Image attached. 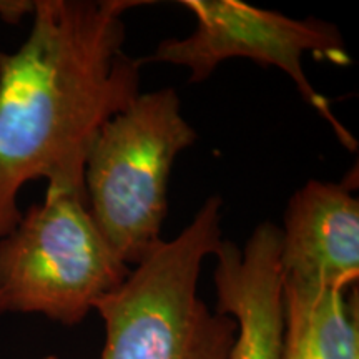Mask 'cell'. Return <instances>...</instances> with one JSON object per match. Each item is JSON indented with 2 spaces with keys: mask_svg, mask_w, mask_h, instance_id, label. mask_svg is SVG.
Instances as JSON below:
<instances>
[{
  "mask_svg": "<svg viewBox=\"0 0 359 359\" xmlns=\"http://www.w3.org/2000/svg\"><path fill=\"white\" fill-rule=\"evenodd\" d=\"M180 6L195 15L196 29L185 39H165L147 62L187 67L190 83L203 82L230 58L276 67L293 80L303 100L331 125L339 142L356 151V138L336 118L327 98L316 92L303 69L306 53L334 65L351 64L338 27L314 17L291 19L238 0H183Z\"/></svg>",
  "mask_w": 359,
  "mask_h": 359,
  "instance_id": "5",
  "label": "cell"
},
{
  "mask_svg": "<svg viewBox=\"0 0 359 359\" xmlns=\"http://www.w3.org/2000/svg\"><path fill=\"white\" fill-rule=\"evenodd\" d=\"M280 359H359L358 290L346 291L283 278Z\"/></svg>",
  "mask_w": 359,
  "mask_h": 359,
  "instance_id": "8",
  "label": "cell"
},
{
  "mask_svg": "<svg viewBox=\"0 0 359 359\" xmlns=\"http://www.w3.org/2000/svg\"><path fill=\"white\" fill-rule=\"evenodd\" d=\"M130 271L93 222L85 187H47L0 238V316L40 314L77 326Z\"/></svg>",
  "mask_w": 359,
  "mask_h": 359,
  "instance_id": "4",
  "label": "cell"
},
{
  "mask_svg": "<svg viewBox=\"0 0 359 359\" xmlns=\"http://www.w3.org/2000/svg\"><path fill=\"white\" fill-rule=\"evenodd\" d=\"M222 205L218 195L206 198L185 230L95 304L105 325L97 359H230L235 321L198 296L203 259L223 243Z\"/></svg>",
  "mask_w": 359,
  "mask_h": 359,
  "instance_id": "2",
  "label": "cell"
},
{
  "mask_svg": "<svg viewBox=\"0 0 359 359\" xmlns=\"http://www.w3.org/2000/svg\"><path fill=\"white\" fill-rule=\"evenodd\" d=\"M143 0H35L20 48L0 52V238L20 222L27 183L85 187L90 147L140 95L123 52L127 11Z\"/></svg>",
  "mask_w": 359,
  "mask_h": 359,
  "instance_id": "1",
  "label": "cell"
},
{
  "mask_svg": "<svg viewBox=\"0 0 359 359\" xmlns=\"http://www.w3.org/2000/svg\"><path fill=\"white\" fill-rule=\"evenodd\" d=\"M281 231L271 222L255 228L243 248L231 241L213 257L217 313L230 316L236 338L230 359H280L283 336Z\"/></svg>",
  "mask_w": 359,
  "mask_h": 359,
  "instance_id": "7",
  "label": "cell"
},
{
  "mask_svg": "<svg viewBox=\"0 0 359 359\" xmlns=\"http://www.w3.org/2000/svg\"><path fill=\"white\" fill-rule=\"evenodd\" d=\"M195 142L177 92L161 88L140 93L111 116L90 147L83 172L90 215L130 268L163 241L170 172Z\"/></svg>",
  "mask_w": 359,
  "mask_h": 359,
  "instance_id": "3",
  "label": "cell"
},
{
  "mask_svg": "<svg viewBox=\"0 0 359 359\" xmlns=\"http://www.w3.org/2000/svg\"><path fill=\"white\" fill-rule=\"evenodd\" d=\"M43 359H58V358H55V356H47V358H43Z\"/></svg>",
  "mask_w": 359,
  "mask_h": 359,
  "instance_id": "9",
  "label": "cell"
},
{
  "mask_svg": "<svg viewBox=\"0 0 359 359\" xmlns=\"http://www.w3.org/2000/svg\"><path fill=\"white\" fill-rule=\"evenodd\" d=\"M358 178L341 183L309 180L291 196L281 231L285 280L339 291L356 288L359 276Z\"/></svg>",
  "mask_w": 359,
  "mask_h": 359,
  "instance_id": "6",
  "label": "cell"
}]
</instances>
